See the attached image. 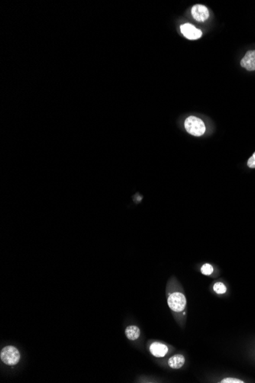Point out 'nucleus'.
I'll return each instance as SVG.
<instances>
[{
  "instance_id": "obj_9",
  "label": "nucleus",
  "mask_w": 255,
  "mask_h": 383,
  "mask_svg": "<svg viewBox=\"0 0 255 383\" xmlns=\"http://www.w3.org/2000/svg\"><path fill=\"white\" fill-rule=\"evenodd\" d=\"M140 329L137 326H129L125 329V336L130 340H135L140 336Z\"/></svg>"
},
{
  "instance_id": "obj_2",
  "label": "nucleus",
  "mask_w": 255,
  "mask_h": 383,
  "mask_svg": "<svg viewBox=\"0 0 255 383\" xmlns=\"http://www.w3.org/2000/svg\"><path fill=\"white\" fill-rule=\"evenodd\" d=\"M184 126L188 133L194 136H202L205 132L203 121L196 116H189L186 119Z\"/></svg>"
},
{
  "instance_id": "obj_6",
  "label": "nucleus",
  "mask_w": 255,
  "mask_h": 383,
  "mask_svg": "<svg viewBox=\"0 0 255 383\" xmlns=\"http://www.w3.org/2000/svg\"><path fill=\"white\" fill-rule=\"evenodd\" d=\"M150 352L155 357H164L168 353V347L164 343L154 342L150 345Z\"/></svg>"
},
{
  "instance_id": "obj_7",
  "label": "nucleus",
  "mask_w": 255,
  "mask_h": 383,
  "mask_svg": "<svg viewBox=\"0 0 255 383\" xmlns=\"http://www.w3.org/2000/svg\"><path fill=\"white\" fill-rule=\"evenodd\" d=\"M241 66L247 71H255V50L248 51L241 59Z\"/></svg>"
},
{
  "instance_id": "obj_12",
  "label": "nucleus",
  "mask_w": 255,
  "mask_h": 383,
  "mask_svg": "<svg viewBox=\"0 0 255 383\" xmlns=\"http://www.w3.org/2000/svg\"><path fill=\"white\" fill-rule=\"evenodd\" d=\"M221 383H244V381H241V380H240V379H237V378H231V377H228V378H224V379L221 380Z\"/></svg>"
},
{
  "instance_id": "obj_1",
  "label": "nucleus",
  "mask_w": 255,
  "mask_h": 383,
  "mask_svg": "<svg viewBox=\"0 0 255 383\" xmlns=\"http://www.w3.org/2000/svg\"><path fill=\"white\" fill-rule=\"evenodd\" d=\"M0 359L5 365L14 366L21 360V353L18 348L12 345H8L1 349Z\"/></svg>"
},
{
  "instance_id": "obj_4",
  "label": "nucleus",
  "mask_w": 255,
  "mask_h": 383,
  "mask_svg": "<svg viewBox=\"0 0 255 383\" xmlns=\"http://www.w3.org/2000/svg\"><path fill=\"white\" fill-rule=\"evenodd\" d=\"M182 34L185 38L189 39V40H196L199 39L202 36V31L196 29L193 25L189 23H186L183 26H180Z\"/></svg>"
},
{
  "instance_id": "obj_10",
  "label": "nucleus",
  "mask_w": 255,
  "mask_h": 383,
  "mask_svg": "<svg viewBox=\"0 0 255 383\" xmlns=\"http://www.w3.org/2000/svg\"><path fill=\"white\" fill-rule=\"evenodd\" d=\"M214 291L216 292L217 294H224L226 292V287L224 284L221 282H217L214 285L213 287Z\"/></svg>"
},
{
  "instance_id": "obj_5",
  "label": "nucleus",
  "mask_w": 255,
  "mask_h": 383,
  "mask_svg": "<svg viewBox=\"0 0 255 383\" xmlns=\"http://www.w3.org/2000/svg\"><path fill=\"white\" fill-rule=\"evenodd\" d=\"M191 14L193 16V19L196 20L197 22H203L206 21L209 17V10L205 6L195 5L194 7L191 10Z\"/></svg>"
},
{
  "instance_id": "obj_3",
  "label": "nucleus",
  "mask_w": 255,
  "mask_h": 383,
  "mask_svg": "<svg viewBox=\"0 0 255 383\" xmlns=\"http://www.w3.org/2000/svg\"><path fill=\"white\" fill-rule=\"evenodd\" d=\"M167 304H168L169 308L173 312H182L186 307V298L181 292H172L169 294L167 297Z\"/></svg>"
},
{
  "instance_id": "obj_8",
  "label": "nucleus",
  "mask_w": 255,
  "mask_h": 383,
  "mask_svg": "<svg viewBox=\"0 0 255 383\" xmlns=\"http://www.w3.org/2000/svg\"><path fill=\"white\" fill-rule=\"evenodd\" d=\"M184 362V356H182V355L177 354L172 356V357L169 359L168 365L172 369H178L183 366Z\"/></svg>"
},
{
  "instance_id": "obj_13",
  "label": "nucleus",
  "mask_w": 255,
  "mask_h": 383,
  "mask_svg": "<svg viewBox=\"0 0 255 383\" xmlns=\"http://www.w3.org/2000/svg\"><path fill=\"white\" fill-rule=\"evenodd\" d=\"M247 166L250 168H255V152L247 161Z\"/></svg>"
},
{
  "instance_id": "obj_11",
  "label": "nucleus",
  "mask_w": 255,
  "mask_h": 383,
  "mask_svg": "<svg viewBox=\"0 0 255 383\" xmlns=\"http://www.w3.org/2000/svg\"><path fill=\"white\" fill-rule=\"evenodd\" d=\"M201 272L203 275H209L213 272V267L209 264H205L201 268Z\"/></svg>"
}]
</instances>
